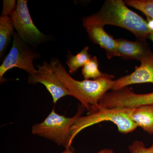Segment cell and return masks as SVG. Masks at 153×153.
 Segmentation results:
<instances>
[{
	"label": "cell",
	"mask_w": 153,
	"mask_h": 153,
	"mask_svg": "<svg viewBox=\"0 0 153 153\" xmlns=\"http://www.w3.org/2000/svg\"><path fill=\"white\" fill-rule=\"evenodd\" d=\"M37 73L34 75H29L28 82L35 84L41 83L46 87L52 96L54 103L66 96H71L70 92L53 71L49 63L44 61L42 65L37 66Z\"/></svg>",
	"instance_id": "52a82bcc"
},
{
	"label": "cell",
	"mask_w": 153,
	"mask_h": 153,
	"mask_svg": "<svg viewBox=\"0 0 153 153\" xmlns=\"http://www.w3.org/2000/svg\"><path fill=\"white\" fill-rule=\"evenodd\" d=\"M117 57L124 59L142 60L152 54L146 41H131L125 39H117Z\"/></svg>",
	"instance_id": "9c48e42d"
},
{
	"label": "cell",
	"mask_w": 153,
	"mask_h": 153,
	"mask_svg": "<svg viewBox=\"0 0 153 153\" xmlns=\"http://www.w3.org/2000/svg\"><path fill=\"white\" fill-rule=\"evenodd\" d=\"M16 5L15 0H4L1 16H10L16 9Z\"/></svg>",
	"instance_id": "e0dca14e"
},
{
	"label": "cell",
	"mask_w": 153,
	"mask_h": 153,
	"mask_svg": "<svg viewBox=\"0 0 153 153\" xmlns=\"http://www.w3.org/2000/svg\"><path fill=\"white\" fill-rule=\"evenodd\" d=\"M133 108H102L88 113L80 116L71 128V144L75 137L85 128L104 121H110L117 126L121 133L127 134L134 131L137 126L132 120Z\"/></svg>",
	"instance_id": "3957f363"
},
{
	"label": "cell",
	"mask_w": 153,
	"mask_h": 153,
	"mask_svg": "<svg viewBox=\"0 0 153 153\" xmlns=\"http://www.w3.org/2000/svg\"><path fill=\"white\" fill-rule=\"evenodd\" d=\"M14 25L10 17L1 16L0 18V54L1 56L13 33Z\"/></svg>",
	"instance_id": "4fadbf2b"
},
{
	"label": "cell",
	"mask_w": 153,
	"mask_h": 153,
	"mask_svg": "<svg viewBox=\"0 0 153 153\" xmlns=\"http://www.w3.org/2000/svg\"><path fill=\"white\" fill-rule=\"evenodd\" d=\"M84 109L80 105L76 114L69 117L58 114L55 112V108H53L44 120L33 126L32 134L52 140L65 149H71V127L82 116Z\"/></svg>",
	"instance_id": "277c9868"
},
{
	"label": "cell",
	"mask_w": 153,
	"mask_h": 153,
	"mask_svg": "<svg viewBox=\"0 0 153 153\" xmlns=\"http://www.w3.org/2000/svg\"><path fill=\"white\" fill-rule=\"evenodd\" d=\"M82 74L84 79H95L101 77L114 78L113 75L102 73L99 69V62L96 56L91 57L82 68Z\"/></svg>",
	"instance_id": "5bb4252c"
},
{
	"label": "cell",
	"mask_w": 153,
	"mask_h": 153,
	"mask_svg": "<svg viewBox=\"0 0 153 153\" xmlns=\"http://www.w3.org/2000/svg\"><path fill=\"white\" fill-rule=\"evenodd\" d=\"M140 62V65L136 66L134 71L131 74L114 80L111 90H120L132 84L145 83L153 84V53Z\"/></svg>",
	"instance_id": "ba28073f"
},
{
	"label": "cell",
	"mask_w": 153,
	"mask_h": 153,
	"mask_svg": "<svg viewBox=\"0 0 153 153\" xmlns=\"http://www.w3.org/2000/svg\"><path fill=\"white\" fill-rule=\"evenodd\" d=\"M124 2L153 19V0H126Z\"/></svg>",
	"instance_id": "9a60e30c"
},
{
	"label": "cell",
	"mask_w": 153,
	"mask_h": 153,
	"mask_svg": "<svg viewBox=\"0 0 153 153\" xmlns=\"http://www.w3.org/2000/svg\"><path fill=\"white\" fill-rule=\"evenodd\" d=\"M117 26L132 33L137 41H146L151 32L142 17L130 10L122 0H106L97 13L84 17L82 25Z\"/></svg>",
	"instance_id": "6da1fadb"
},
{
	"label": "cell",
	"mask_w": 153,
	"mask_h": 153,
	"mask_svg": "<svg viewBox=\"0 0 153 153\" xmlns=\"http://www.w3.org/2000/svg\"><path fill=\"white\" fill-rule=\"evenodd\" d=\"M148 27L151 32H153V19L150 17H146Z\"/></svg>",
	"instance_id": "d6986e66"
},
{
	"label": "cell",
	"mask_w": 153,
	"mask_h": 153,
	"mask_svg": "<svg viewBox=\"0 0 153 153\" xmlns=\"http://www.w3.org/2000/svg\"><path fill=\"white\" fill-rule=\"evenodd\" d=\"M148 38L152 41L153 43V32H152V33H151L149 35V36H148Z\"/></svg>",
	"instance_id": "ffe728a7"
},
{
	"label": "cell",
	"mask_w": 153,
	"mask_h": 153,
	"mask_svg": "<svg viewBox=\"0 0 153 153\" xmlns=\"http://www.w3.org/2000/svg\"><path fill=\"white\" fill-rule=\"evenodd\" d=\"M130 153H153V140L152 146L146 148L142 141L136 140L128 146Z\"/></svg>",
	"instance_id": "2e32d148"
},
{
	"label": "cell",
	"mask_w": 153,
	"mask_h": 153,
	"mask_svg": "<svg viewBox=\"0 0 153 153\" xmlns=\"http://www.w3.org/2000/svg\"><path fill=\"white\" fill-rule=\"evenodd\" d=\"M49 65L71 96L80 102L81 105L88 113L97 109L100 100L108 91L112 89L114 83L113 78L101 77L79 81L69 75L58 59H52Z\"/></svg>",
	"instance_id": "7a4b0ae2"
},
{
	"label": "cell",
	"mask_w": 153,
	"mask_h": 153,
	"mask_svg": "<svg viewBox=\"0 0 153 153\" xmlns=\"http://www.w3.org/2000/svg\"><path fill=\"white\" fill-rule=\"evenodd\" d=\"M88 47H85L75 55L68 52L66 64L70 74L75 73L80 67H83L91 59L92 57L88 53Z\"/></svg>",
	"instance_id": "7c38bea8"
},
{
	"label": "cell",
	"mask_w": 153,
	"mask_h": 153,
	"mask_svg": "<svg viewBox=\"0 0 153 153\" xmlns=\"http://www.w3.org/2000/svg\"><path fill=\"white\" fill-rule=\"evenodd\" d=\"M131 117L137 126L150 134H153V105L134 108Z\"/></svg>",
	"instance_id": "8fae6325"
},
{
	"label": "cell",
	"mask_w": 153,
	"mask_h": 153,
	"mask_svg": "<svg viewBox=\"0 0 153 153\" xmlns=\"http://www.w3.org/2000/svg\"><path fill=\"white\" fill-rule=\"evenodd\" d=\"M60 153H74L71 151V149H66L65 151H63L62 152ZM96 153H114V151L110 149H104Z\"/></svg>",
	"instance_id": "ac0fdd59"
},
{
	"label": "cell",
	"mask_w": 153,
	"mask_h": 153,
	"mask_svg": "<svg viewBox=\"0 0 153 153\" xmlns=\"http://www.w3.org/2000/svg\"><path fill=\"white\" fill-rule=\"evenodd\" d=\"M13 46L0 66L1 83L6 81L4 78V74L13 68H21L27 71L29 75H34L37 72L33 61L39 55L30 49L16 33H13Z\"/></svg>",
	"instance_id": "5b68a950"
},
{
	"label": "cell",
	"mask_w": 153,
	"mask_h": 153,
	"mask_svg": "<svg viewBox=\"0 0 153 153\" xmlns=\"http://www.w3.org/2000/svg\"><path fill=\"white\" fill-rule=\"evenodd\" d=\"M27 2V0H18L16 8L10 17L18 35L25 43H39L43 41L45 36L34 25Z\"/></svg>",
	"instance_id": "8992f818"
},
{
	"label": "cell",
	"mask_w": 153,
	"mask_h": 153,
	"mask_svg": "<svg viewBox=\"0 0 153 153\" xmlns=\"http://www.w3.org/2000/svg\"><path fill=\"white\" fill-rule=\"evenodd\" d=\"M89 38L94 44H98L106 51L107 57L111 59L117 57V45L116 40L105 32L104 26L92 25L84 27Z\"/></svg>",
	"instance_id": "30bf717a"
}]
</instances>
